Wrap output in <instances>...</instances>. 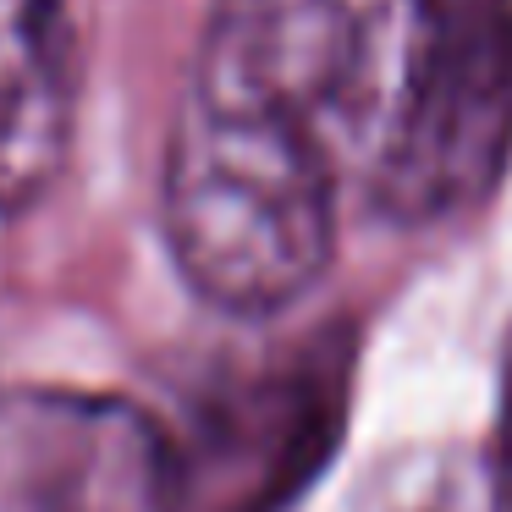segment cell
<instances>
[{
	"label": "cell",
	"mask_w": 512,
	"mask_h": 512,
	"mask_svg": "<svg viewBox=\"0 0 512 512\" xmlns=\"http://www.w3.org/2000/svg\"><path fill=\"white\" fill-rule=\"evenodd\" d=\"M358 12L347 0H215L160 171V226L210 309L270 320L336 259Z\"/></svg>",
	"instance_id": "6da1fadb"
},
{
	"label": "cell",
	"mask_w": 512,
	"mask_h": 512,
	"mask_svg": "<svg viewBox=\"0 0 512 512\" xmlns=\"http://www.w3.org/2000/svg\"><path fill=\"white\" fill-rule=\"evenodd\" d=\"M347 166L380 221L474 215L512 166V0H380L358 17Z\"/></svg>",
	"instance_id": "7a4b0ae2"
},
{
	"label": "cell",
	"mask_w": 512,
	"mask_h": 512,
	"mask_svg": "<svg viewBox=\"0 0 512 512\" xmlns=\"http://www.w3.org/2000/svg\"><path fill=\"white\" fill-rule=\"evenodd\" d=\"M0 512H177V452L155 413L89 391L0 397Z\"/></svg>",
	"instance_id": "3957f363"
},
{
	"label": "cell",
	"mask_w": 512,
	"mask_h": 512,
	"mask_svg": "<svg viewBox=\"0 0 512 512\" xmlns=\"http://www.w3.org/2000/svg\"><path fill=\"white\" fill-rule=\"evenodd\" d=\"M342 380V358L314 347L204 397L199 430L171 435L177 512H276L325 463L342 419Z\"/></svg>",
	"instance_id": "277c9868"
},
{
	"label": "cell",
	"mask_w": 512,
	"mask_h": 512,
	"mask_svg": "<svg viewBox=\"0 0 512 512\" xmlns=\"http://www.w3.org/2000/svg\"><path fill=\"white\" fill-rule=\"evenodd\" d=\"M78 122V0H0V215L56 182Z\"/></svg>",
	"instance_id": "5b68a950"
}]
</instances>
